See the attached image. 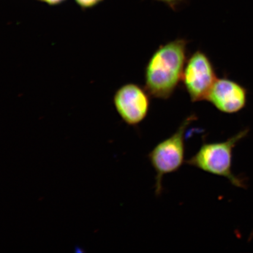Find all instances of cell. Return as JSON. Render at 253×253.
Wrapping results in <instances>:
<instances>
[{"instance_id":"cell-1","label":"cell","mask_w":253,"mask_h":253,"mask_svg":"<svg viewBox=\"0 0 253 253\" xmlns=\"http://www.w3.org/2000/svg\"><path fill=\"white\" fill-rule=\"evenodd\" d=\"M188 41L178 39L158 47L145 69V88L151 96L169 99L182 82L187 62Z\"/></svg>"},{"instance_id":"cell-2","label":"cell","mask_w":253,"mask_h":253,"mask_svg":"<svg viewBox=\"0 0 253 253\" xmlns=\"http://www.w3.org/2000/svg\"><path fill=\"white\" fill-rule=\"evenodd\" d=\"M249 132V129L246 128L226 141L204 142L197 153L185 163L202 171L223 177L236 187L245 188L244 180L236 176L232 171L233 151Z\"/></svg>"},{"instance_id":"cell-3","label":"cell","mask_w":253,"mask_h":253,"mask_svg":"<svg viewBox=\"0 0 253 253\" xmlns=\"http://www.w3.org/2000/svg\"><path fill=\"white\" fill-rule=\"evenodd\" d=\"M197 118L194 114L187 117L173 134L160 142L148 154V160L156 173L155 194L157 196L163 192L164 176L178 171L185 163L186 131Z\"/></svg>"},{"instance_id":"cell-4","label":"cell","mask_w":253,"mask_h":253,"mask_svg":"<svg viewBox=\"0 0 253 253\" xmlns=\"http://www.w3.org/2000/svg\"><path fill=\"white\" fill-rule=\"evenodd\" d=\"M217 79L211 60L205 52L198 50L187 60L182 82L190 99L195 103L207 100Z\"/></svg>"},{"instance_id":"cell-5","label":"cell","mask_w":253,"mask_h":253,"mask_svg":"<svg viewBox=\"0 0 253 253\" xmlns=\"http://www.w3.org/2000/svg\"><path fill=\"white\" fill-rule=\"evenodd\" d=\"M150 96L145 87L135 84H126L114 95V106L126 124L137 126L147 118L150 108Z\"/></svg>"},{"instance_id":"cell-6","label":"cell","mask_w":253,"mask_h":253,"mask_svg":"<svg viewBox=\"0 0 253 253\" xmlns=\"http://www.w3.org/2000/svg\"><path fill=\"white\" fill-rule=\"evenodd\" d=\"M247 88L227 78H217L208 94L207 100L220 112L235 114L240 112L248 103Z\"/></svg>"},{"instance_id":"cell-7","label":"cell","mask_w":253,"mask_h":253,"mask_svg":"<svg viewBox=\"0 0 253 253\" xmlns=\"http://www.w3.org/2000/svg\"><path fill=\"white\" fill-rule=\"evenodd\" d=\"M75 1L82 8H86L93 7L103 0H75Z\"/></svg>"},{"instance_id":"cell-8","label":"cell","mask_w":253,"mask_h":253,"mask_svg":"<svg viewBox=\"0 0 253 253\" xmlns=\"http://www.w3.org/2000/svg\"><path fill=\"white\" fill-rule=\"evenodd\" d=\"M158 1L165 2L167 4L169 5L170 7L174 8L181 0H158Z\"/></svg>"},{"instance_id":"cell-9","label":"cell","mask_w":253,"mask_h":253,"mask_svg":"<svg viewBox=\"0 0 253 253\" xmlns=\"http://www.w3.org/2000/svg\"><path fill=\"white\" fill-rule=\"evenodd\" d=\"M40 1L45 2L50 5H55L59 4L64 0H40Z\"/></svg>"}]
</instances>
